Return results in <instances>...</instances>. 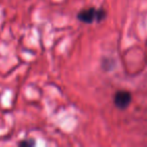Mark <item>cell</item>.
Here are the masks:
<instances>
[{
  "label": "cell",
  "instance_id": "6da1fadb",
  "mask_svg": "<svg viewBox=\"0 0 147 147\" xmlns=\"http://www.w3.org/2000/svg\"><path fill=\"white\" fill-rule=\"evenodd\" d=\"M106 17V11L104 9H97L95 7H90L88 9L80 11L77 14V18L83 23L92 24L94 22H100Z\"/></svg>",
  "mask_w": 147,
  "mask_h": 147
},
{
  "label": "cell",
  "instance_id": "7a4b0ae2",
  "mask_svg": "<svg viewBox=\"0 0 147 147\" xmlns=\"http://www.w3.org/2000/svg\"><path fill=\"white\" fill-rule=\"evenodd\" d=\"M131 94L127 91H118L115 94L114 97V104L119 109H126L131 103Z\"/></svg>",
  "mask_w": 147,
  "mask_h": 147
},
{
  "label": "cell",
  "instance_id": "3957f363",
  "mask_svg": "<svg viewBox=\"0 0 147 147\" xmlns=\"http://www.w3.org/2000/svg\"><path fill=\"white\" fill-rule=\"evenodd\" d=\"M35 145V140L32 138L29 139H24V140L20 141L18 143V146L20 147H33Z\"/></svg>",
  "mask_w": 147,
  "mask_h": 147
}]
</instances>
